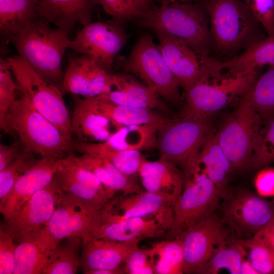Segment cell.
<instances>
[{
	"instance_id": "1",
	"label": "cell",
	"mask_w": 274,
	"mask_h": 274,
	"mask_svg": "<svg viewBox=\"0 0 274 274\" xmlns=\"http://www.w3.org/2000/svg\"><path fill=\"white\" fill-rule=\"evenodd\" d=\"M49 23L38 15L11 36L10 42L38 75L59 88L64 75L62 59L71 40L68 32Z\"/></svg>"
},
{
	"instance_id": "2",
	"label": "cell",
	"mask_w": 274,
	"mask_h": 274,
	"mask_svg": "<svg viewBox=\"0 0 274 274\" xmlns=\"http://www.w3.org/2000/svg\"><path fill=\"white\" fill-rule=\"evenodd\" d=\"M203 4L175 2L153 8L139 19L140 25L184 40L209 56L212 41Z\"/></svg>"
},
{
	"instance_id": "3",
	"label": "cell",
	"mask_w": 274,
	"mask_h": 274,
	"mask_svg": "<svg viewBox=\"0 0 274 274\" xmlns=\"http://www.w3.org/2000/svg\"><path fill=\"white\" fill-rule=\"evenodd\" d=\"M7 121L11 132L18 134L22 148L41 157L58 160L73 149L74 141L64 138L58 129L34 107L27 95L21 91L10 108Z\"/></svg>"
},
{
	"instance_id": "4",
	"label": "cell",
	"mask_w": 274,
	"mask_h": 274,
	"mask_svg": "<svg viewBox=\"0 0 274 274\" xmlns=\"http://www.w3.org/2000/svg\"><path fill=\"white\" fill-rule=\"evenodd\" d=\"M256 71L221 73L198 81L184 91L186 104L181 116L208 119L231 100L246 93L256 80Z\"/></svg>"
},
{
	"instance_id": "5",
	"label": "cell",
	"mask_w": 274,
	"mask_h": 274,
	"mask_svg": "<svg viewBox=\"0 0 274 274\" xmlns=\"http://www.w3.org/2000/svg\"><path fill=\"white\" fill-rule=\"evenodd\" d=\"M210 130L209 119L175 118L158 132L156 148L159 158L181 168L184 180L189 178L196 167L200 149Z\"/></svg>"
},
{
	"instance_id": "6",
	"label": "cell",
	"mask_w": 274,
	"mask_h": 274,
	"mask_svg": "<svg viewBox=\"0 0 274 274\" xmlns=\"http://www.w3.org/2000/svg\"><path fill=\"white\" fill-rule=\"evenodd\" d=\"M123 68L125 73L135 75L163 100L174 105L180 103V82L150 35L139 37L123 62Z\"/></svg>"
},
{
	"instance_id": "7",
	"label": "cell",
	"mask_w": 274,
	"mask_h": 274,
	"mask_svg": "<svg viewBox=\"0 0 274 274\" xmlns=\"http://www.w3.org/2000/svg\"><path fill=\"white\" fill-rule=\"evenodd\" d=\"M227 192L219 189L196 167L184 180L182 193L172 204L173 220L166 239L179 238L186 231L214 214Z\"/></svg>"
},
{
	"instance_id": "8",
	"label": "cell",
	"mask_w": 274,
	"mask_h": 274,
	"mask_svg": "<svg viewBox=\"0 0 274 274\" xmlns=\"http://www.w3.org/2000/svg\"><path fill=\"white\" fill-rule=\"evenodd\" d=\"M6 60L21 91L65 139L72 142L71 118L59 88L43 79L19 55Z\"/></svg>"
},
{
	"instance_id": "9",
	"label": "cell",
	"mask_w": 274,
	"mask_h": 274,
	"mask_svg": "<svg viewBox=\"0 0 274 274\" xmlns=\"http://www.w3.org/2000/svg\"><path fill=\"white\" fill-rule=\"evenodd\" d=\"M262 125L261 117L245 94L216 132L232 172L246 169Z\"/></svg>"
},
{
	"instance_id": "10",
	"label": "cell",
	"mask_w": 274,
	"mask_h": 274,
	"mask_svg": "<svg viewBox=\"0 0 274 274\" xmlns=\"http://www.w3.org/2000/svg\"><path fill=\"white\" fill-rule=\"evenodd\" d=\"M211 21L210 32L217 48L230 52L242 47L258 22L242 0H204Z\"/></svg>"
},
{
	"instance_id": "11",
	"label": "cell",
	"mask_w": 274,
	"mask_h": 274,
	"mask_svg": "<svg viewBox=\"0 0 274 274\" xmlns=\"http://www.w3.org/2000/svg\"><path fill=\"white\" fill-rule=\"evenodd\" d=\"M221 201L220 220L236 240L252 238L274 218V204L253 192L227 191Z\"/></svg>"
},
{
	"instance_id": "12",
	"label": "cell",
	"mask_w": 274,
	"mask_h": 274,
	"mask_svg": "<svg viewBox=\"0 0 274 274\" xmlns=\"http://www.w3.org/2000/svg\"><path fill=\"white\" fill-rule=\"evenodd\" d=\"M127 35L120 22H90L84 26L69 48L75 53L84 55L104 70L112 73L115 58L125 44Z\"/></svg>"
},
{
	"instance_id": "13",
	"label": "cell",
	"mask_w": 274,
	"mask_h": 274,
	"mask_svg": "<svg viewBox=\"0 0 274 274\" xmlns=\"http://www.w3.org/2000/svg\"><path fill=\"white\" fill-rule=\"evenodd\" d=\"M154 31L163 57L184 91L201 79L219 73L213 66V59L202 55L186 42L165 32Z\"/></svg>"
},
{
	"instance_id": "14",
	"label": "cell",
	"mask_w": 274,
	"mask_h": 274,
	"mask_svg": "<svg viewBox=\"0 0 274 274\" xmlns=\"http://www.w3.org/2000/svg\"><path fill=\"white\" fill-rule=\"evenodd\" d=\"M225 226L214 214L179 238L182 242L184 273H198L202 267L228 242Z\"/></svg>"
},
{
	"instance_id": "15",
	"label": "cell",
	"mask_w": 274,
	"mask_h": 274,
	"mask_svg": "<svg viewBox=\"0 0 274 274\" xmlns=\"http://www.w3.org/2000/svg\"><path fill=\"white\" fill-rule=\"evenodd\" d=\"M145 217L155 218L168 231L173 220L171 201L163 195L145 190L115 195L99 211L98 221Z\"/></svg>"
},
{
	"instance_id": "16",
	"label": "cell",
	"mask_w": 274,
	"mask_h": 274,
	"mask_svg": "<svg viewBox=\"0 0 274 274\" xmlns=\"http://www.w3.org/2000/svg\"><path fill=\"white\" fill-rule=\"evenodd\" d=\"M62 194L54 176L46 187L36 192L14 215L2 225L14 242L18 244L37 230L48 225Z\"/></svg>"
},
{
	"instance_id": "17",
	"label": "cell",
	"mask_w": 274,
	"mask_h": 274,
	"mask_svg": "<svg viewBox=\"0 0 274 274\" xmlns=\"http://www.w3.org/2000/svg\"><path fill=\"white\" fill-rule=\"evenodd\" d=\"M100 210L69 193L62 192L48 222L50 234L61 241L91 236Z\"/></svg>"
},
{
	"instance_id": "18",
	"label": "cell",
	"mask_w": 274,
	"mask_h": 274,
	"mask_svg": "<svg viewBox=\"0 0 274 274\" xmlns=\"http://www.w3.org/2000/svg\"><path fill=\"white\" fill-rule=\"evenodd\" d=\"M67 59L68 65L59 87L62 94L70 93L88 98L110 91L113 72L104 70L84 55L72 54Z\"/></svg>"
},
{
	"instance_id": "19",
	"label": "cell",
	"mask_w": 274,
	"mask_h": 274,
	"mask_svg": "<svg viewBox=\"0 0 274 274\" xmlns=\"http://www.w3.org/2000/svg\"><path fill=\"white\" fill-rule=\"evenodd\" d=\"M55 177L62 192L99 210L117 193L105 186L91 172L66 157L59 160Z\"/></svg>"
},
{
	"instance_id": "20",
	"label": "cell",
	"mask_w": 274,
	"mask_h": 274,
	"mask_svg": "<svg viewBox=\"0 0 274 274\" xmlns=\"http://www.w3.org/2000/svg\"><path fill=\"white\" fill-rule=\"evenodd\" d=\"M58 161L52 157H41L17 181L0 206L1 213L5 219L16 214L36 192L50 183L54 177Z\"/></svg>"
},
{
	"instance_id": "21",
	"label": "cell",
	"mask_w": 274,
	"mask_h": 274,
	"mask_svg": "<svg viewBox=\"0 0 274 274\" xmlns=\"http://www.w3.org/2000/svg\"><path fill=\"white\" fill-rule=\"evenodd\" d=\"M139 242H120L90 237L82 239L80 267L84 273L91 270L122 267Z\"/></svg>"
},
{
	"instance_id": "22",
	"label": "cell",
	"mask_w": 274,
	"mask_h": 274,
	"mask_svg": "<svg viewBox=\"0 0 274 274\" xmlns=\"http://www.w3.org/2000/svg\"><path fill=\"white\" fill-rule=\"evenodd\" d=\"M167 230L153 217L98 221L91 237L120 242H139L165 235Z\"/></svg>"
},
{
	"instance_id": "23",
	"label": "cell",
	"mask_w": 274,
	"mask_h": 274,
	"mask_svg": "<svg viewBox=\"0 0 274 274\" xmlns=\"http://www.w3.org/2000/svg\"><path fill=\"white\" fill-rule=\"evenodd\" d=\"M60 241L49 232L47 226L16 245L14 274H41Z\"/></svg>"
},
{
	"instance_id": "24",
	"label": "cell",
	"mask_w": 274,
	"mask_h": 274,
	"mask_svg": "<svg viewBox=\"0 0 274 274\" xmlns=\"http://www.w3.org/2000/svg\"><path fill=\"white\" fill-rule=\"evenodd\" d=\"M112 84L110 91L102 94L110 100L120 105L170 115L164 100L131 75L113 73Z\"/></svg>"
},
{
	"instance_id": "25",
	"label": "cell",
	"mask_w": 274,
	"mask_h": 274,
	"mask_svg": "<svg viewBox=\"0 0 274 274\" xmlns=\"http://www.w3.org/2000/svg\"><path fill=\"white\" fill-rule=\"evenodd\" d=\"M138 175L145 191L167 197L172 204L183 190V172L168 161L160 158L154 161L144 159L139 168Z\"/></svg>"
},
{
	"instance_id": "26",
	"label": "cell",
	"mask_w": 274,
	"mask_h": 274,
	"mask_svg": "<svg viewBox=\"0 0 274 274\" xmlns=\"http://www.w3.org/2000/svg\"><path fill=\"white\" fill-rule=\"evenodd\" d=\"M83 101L94 112L123 126L149 125L161 129L175 118L157 111L116 104L102 94Z\"/></svg>"
},
{
	"instance_id": "27",
	"label": "cell",
	"mask_w": 274,
	"mask_h": 274,
	"mask_svg": "<svg viewBox=\"0 0 274 274\" xmlns=\"http://www.w3.org/2000/svg\"><path fill=\"white\" fill-rule=\"evenodd\" d=\"M99 0H40L38 15L67 32L77 23L91 22L93 11Z\"/></svg>"
},
{
	"instance_id": "28",
	"label": "cell",
	"mask_w": 274,
	"mask_h": 274,
	"mask_svg": "<svg viewBox=\"0 0 274 274\" xmlns=\"http://www.w3.org/2000/svg\"><path fill=\"white\" fill-rule=\"evenodd\" d=\"M73 98L74 110L71 127L73 134L76 135L78 141L105 142L124 126L92 111L80 96L73 94Z\"/></svg>"
},
{
	"instance_id": "29",
	"label": "cell",
	"mask_w": 274,
	"mask_h": 274,
	"mask_svg": "<svg viewBox=\"0 0 274 274\" xmlns=\"http://www.w3.org/2000/svg\"><path fill=\"white\" fill-rule=\"evenodd\" d=\"M65 157L73 163L91 172L105 186L117 193L127 194L145 190L134 176L125 175L108 160L99 155L84 153L77 156L70 153Z\"/></svg>"
},
{
	"instance_id": "30",
	"label": "cell",
	"mask_w": 274,
	"mask_h": 274,
	"mask_svg": "<svg viewBox=\"0 0 274 274\" xmlns=\"http://www.w3.org/2000/svg\"><path fill=\"white\" fill-rule=\"evenodd\" d=\"M197 167L219 189L227 191V182L232 172L230 162L221 147L216 132L210 130L200 149Z\"/></svg>"
},
{
	"instance_id": "31",
	"label": "cell",
	"mask_w": 274,
	"mask_h": 274,
	"mask_svg": "<svg viewBox=\"0 0 274 274\" xmlns=\"http://www.w3.org/2000/svg\"><path fill=\"white\" fill-rule=\"evenodd\" d=\"M40 0H0L1 51L6 53L10 38L37 15Z\"/></svg>"
},
{
	"instance_id": "32",
	"label": "cell",
	"mask_w": 274,
	"mask_h": 274,
	"mask_svg": "<svg viewBox=\"0 0 274 274\" xmlns=\"http://www.w3.org/2000/svg\"><path fill=\"white\" fill-rule=\"evenodd\" d=\"M215 68L234 74L274 64V36H267L253 43L242 54L226 61L214 60Z\"/></svg>"
},
{
	"instance_id": "33",
	"label": "cell",
	"mask_w": 274,
	"mask_h": 274,
	"mask_svg": "<svg viewBox=\"0 0 274 274\" xmlns=\"http://www.w3.org/2000/svg\"><path fill=\"white\" fill-rule=\"evenodd\" d=\"M73 147V149L82 153H92L106 158L127 176H135L138 174L141 164L145 159L139 151L116 149L106 142H74Z\"/></svg>"
},
{
	"instance_id": "34",
	"label": "cell",
	"mask_w": 274,
	"mask_h": 274,
	"mask_svg": "<svg viewBox=\"0 0 274 274\" xmlns=\"http://www.w3.org/2000/svg\"><path fill=\"white\" fill-rule=\"evenodd\" d=\"M160 130L149 125H126L105 142L116 149L140 151L156 147Z\"/></svg>"
},
{
	"instance_id": "35",
	"label": "cell",
	"mask_w": 274,
	"mask_h": 274,
	"mask_svg": "<svg viewBox=\"0 0 274 274\" xmlns=\"http://www.w3.org/2000/svg\"><path fill=\"white\" fill-rule=\"evenodd\" d=\"M154 274H183L184 255L180 238L166 239L147 250Z\"/></svg>"
},
{
	"instance_id": "36",
	"label": "cell",
	"mask_w": 274,
	"mask_h": 274,
	"mask_svg": "<svg viewBox=\"0 0 274 274\" xmlns=\"http://www.w3.org/2000/svg\"><path fill=\"white\" fill-rule=\"evenodd\" d=\"M82 239L67 238L61 241L52 254L43 274H74L80 265Z\"/></svg>"
},
{
	"instance_id": "37",
	"label": "cell",
	"mask_w": 274,
	"mask_h": 274,
	"mask_svg": "<svg viewBox=\"0 0 274 274\" xmlns=\"http://www.w3.org/2000/svg\"><path fill=\"white\" fill-rule=\"evenodd\" d=\"M245 95L261 117L263 125L274 117V64L268 65Z\"/></svg>"
},
{
	"instance_id": "38",
	"label": "cell",
	"mask_w": 274,
	"mask_h": 274,
	"mask_svg": "<svg viewBox=\"0 0 274 274\" xmlns=\"http://www.w3.org/2000/svg\"><path fill=\"white\" fill-rule=\"evenodd\" d=\"M247 255L245 248L236 240L218 251L200 269L199 274H216L222 270L240 274L242 262Z\"/></svg>"
},
{
	"instance_id": "39",
	"label": "cell",
	"mask_w": 274,
	"mask_h": 274,
	"mask_svg": "<svg viewBox=\"0 0 274 274\" xmlns=\"http://www.w3.org/2000/svg\"><path fill=\"white\" fill-rule=\"evenodd\" d=\"M274 162V117L264 123L246 169H260Z\"/></svg>"
},
{
	"instance_id": "40",
	"label": "cell",
	"mask_w": 274,
	"mask_h": 274,
	"mask_svg": "<svg viewBox=\"0 0 274 274\" xmlns=\"http://www.w3.org/2000/svg\"><path fill=\"white\" fill-rule=\"evenodd\" d=\"M17 90H21L15 83L7 60L0 59V127L6 133H12L7 118L9 110L17 99Z\"/></svg>"
},
{
	"instance_id": "41",
	"label": "cell",
	"mask_w": 274,
	"mask_h": 274,
	"mask_svg": "<svg viewBox=\"0 0 274 274\" xmlns=\"http://www.w3.org/2000/svg\"><path fill=\"white\" fill-rule=\"evenodd\" d=\"M35 154L22 148L18 158L0 172V206L4 203L17 181L39 160L35 158Z\"/></svg>"
},
{
	"instance_id": "42",
	"label": "cell",
	"mask_w": 274,
	"mask_h": 274,
	"mask_svg": "<svg viewBox=\"0 0 274 274\" xmlns=\"http://www.w3.org/2000/svg\"><path fill=\"white\" fill-rule=\"evenodd\" d=\"M104 11L118 22L139 18L150 9L144 0H99Z\"/></svg>"
},
{
	"instance_id": "43",
	"label": "cell",
	"mask_w": 274,
	"mask_h": 274,
	"mask_svg": "<svg viewBox=\"0 0 274 274\" xmlns=\"http://www.w3.org/2000/svg\"><path fill=\"white\" fill-rule=\"evenodd\" d=\"M237 241L245 248L258 274H274V253L269 249L253 237Z\"/></svg>"
},
{
	"instance_id": "44",
	"label": "cell",
	"mask_w": 274,
	"mask_h": 274,
	"mask_svg": "<svg viewBox=\"0 0 274 274\" xmlns=\"http://www.w3.org/2000/svg\"><path fill=\"white\" fill-rule=\"evenodd\" d=\"M268 36H274V0H243Z\"/></svg>"
},
{
	"instance_id": "45",
	"label": "cell",
	"mask_w": 274,
	"mask_h": 274,
	"mask_svg": "<svg viewBox=\"0 0 274 274\" xmlns=\"http://www.w3.org/2000/svg\"><path fill=\"white\" fill-rule=\"evenodd\" d=\"M10 234L0 228V274L13 273L16 245Z\"/></svg>"
},
{
	"instance_id": "46",
	"label": "cell",
	"mask_w": 274,
	"mask_h": 274,
	"mask_svg": "<svg viewBox=\"0 0 274 274\" xmlns=\"http://www.w3.org/2000/svg\"><path fill=\"white\" fill-rule=\"evenodd\" d=\"M126 274H154L147 250L139 247L129 255L124 265Z\"/></svg>"
},
{
	"instance_id": "47",
	"label": "cell",
	"mask_w": 274,
	"mask_h": 274,
	"mask_svg": "<svg viewBox=\"0 0 274 274\" xmlns=\"http://www.w3.org/2000/svg\"><path fill=\"white\" fill-rule=\"evenodd\" d=\"M254 185L259 195L263 197L274 196V168L266 166L258 171Z\"/></svg>"
},
{
	"instance_id": "48",
	"label": "cell",
	"mask_w": 274,
	"mask_h": 274,
	"mask_svg": "<svg viewBox=\"0 0 274 274\" xmlns=\"http://www.w3.org/2000/svg\"><path fill=\"white\" fill-rule=\"evenodd\" d=\"M22 145L19 140L7 145L0 144V172L11 165L19 156Z\"/></svg>"
},
{
	"instance_id": "49",
	"label": "cell",
	"mask_w": 274,
	"mask_h": 274,
	"mask_svg": "<svg viewBox=\"0 0 274 274\" xmlns=\"http://www.w3.org/2000/svg\"><path fill=\"white\" fill-rule=\"evenodd\" d=\"M252 237L264 244L274 253V218Z\"/></svg>"
},
{
	"instance_id": "50",
	"label": "cell",
	"mask_w": 274,
	"mask_h": 274,
	"mask_svg": "<svg viewBox=\"0 0 274 274\" xmlns=\"http://www.w3.org/2000/svg\"><path fill=\"white\" fill-rule=\"evenodd\" d=\"M258 274L256 270L254 268L249 259H243L240 269V274Z\"/></svg>"
},
{
	"instance_id": "51",
	"label": "cell",
	"mask_w": 274,
	"mask_h": 274,
	"mask_svg": "<svg viewBox=\"0 0 274 274\" xmlns=\"http://www.w3.org/2000/svg\"><path fill=\"white\" fill-rule=\"evenodd\" d=\"M160 2V6L167 5L172 3L180 2L185 3H191L195 0H158Z\"/></svg>"
},
{
	"instance_id": "52",
	"label": "cell",
	"mask_w": 274,
	"mask_h": 274,
	"mask_svg": "<svg viewBox=\"0 0 274 274\" xmlns=\"http://www.w3.org/2000/svg\"><path fill=\"white\" fill-rule=\"evenodd\" d=\"M156 0H144L145 4L147 6V7L149 8V9L150 10L152 8H153V7L152 6V4L153 2H154Z\"/></svg>"
},
{
	"instance_id": "53",
	"label": "cell",
	"mask_w": 274,
	"mask_h": 274,
	"mask_svg": "<svg viewBox=\"0 0 274 274\" xmlns=\"http://www.w3.org/2000/svg\"><path fill=\"white\" fill-rule=\"evenodd\" d=\"M273 202H274V201H273Z\"/></svg>"
}]
</instances>
